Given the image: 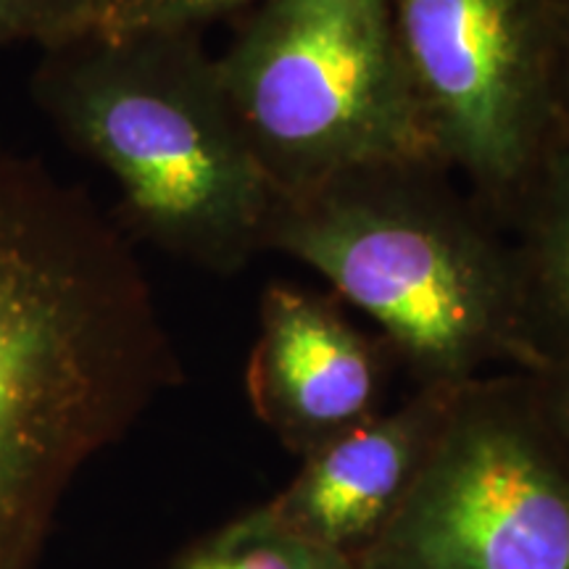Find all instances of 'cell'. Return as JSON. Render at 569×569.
Masks as SVG:
<instances>
[{
    "label": "cell",
    "instance_id": "14",
    "mask_svg": "<svg viewBox=\"0 0 569 569\" xmlns=\"http://www.w3.org/2000/svg\"><path fill=\"white\" fill-rule=\"evenodd\" d=\"M546 92L553 134H569V0H559Z\"/></svg>",
    "mask_w": 569,
    "mask_h": 569
},
{
    "label": "cell",
    "instance_id": "15",
    "mask_svg": "<svg viewBox=\"0 0 569 569\" xmlns=\"http://www.w3.org/2000/svg\"><path fill=\"white\" fill-rule=\"evenodd\" d=\"M92 3H96V11H98V3H101V0H92ZM92 19H96V17H92Z\"/></svg>",
    "mask_w": 569,
    "mask_h": 569
},
{
    "label": "cell",
    "instance_id": "4",
    "mask_svg": "<svg viewBox=\"0 0 569 569\" xmlns=\"http://www.w3.org/2000/svg\"><path fill=\"white\" fill-rule=\"evenodd\" d=\"M217 71L277 201L361 167L438 159L390 0H261Z\"/></svg>",
    "mask_w": 569,
    "mask_h": 569
},
{
    "label": "cell",
    "instance_id": "10",
    "mask_svg": "<svg viewBox=\"0 0 569 569\" xmlns=\"http://www.w3.org/2000/svg\"><path fill=\"white\" fill-rule=\"evenodd\" d=\"M167 569H356V565L284 528L261 503L206 532L177 553Z\"/></svg>",
    "mask_w": 569,
    "mask_h": 569
},
{
    "label": "cell",
    "instance_id": "2",
    "mask_svg": "<svg viewBox=\"0 0 569 569\" xmlns=\"http://www.w3.org/2000/svg\"><path fill=\"white\" fill-rule=\"evenodd\" d=\"M267 251L372 319L417 388L530 372L507 230L438 159L388 161L280 198Z\"/></svg>",
    "mask_w": 569,
    "mask_h": 569
},
{
    "label": "cell",
    "instance_id": "5",
    "mask_svg": "<svg viewBox=\"0 0 569 569\" xmlns=\"http://www.w3.org/2000/svg\"><path fill=\"white\" fill-rule=\"evenodd\" d=\"M356 569H569V459L522 372L457 390L422 472Z\"/></svg>",
    "mask_w": 569,
    "mask_h": 569
},
{
    "label": "cell",
    "instance_id": "1",
    "mask_svg": "<svg viewBox=\"0 0 569 569\" xmlns=\"http://www.w3.org/2000/svg\"><path fill=\"white\" fill-rule=\"evenodd\" d=\"M180 380L127 232L0 146V569H32L77 475Z\"/></svg>",
    "mask_w": 569,
    "mask_h": 569
},
{
    "label": "cell",
    "instance_id": "8",
    "mask_svg": "<svg viewBox=\"0 0 569 569\" xmlns=\"http://www.w3.org/2000/svg\"><path fill=\"white\" fill-rule=\"evenodd\" d=\"M459 388H415L396 409L311 451L269 498V511L301 538L356 561L409 496Z\"/></svg>",
    "mask_w": 569,
    "mask_h": 569
},
{
    "label": "cell",
    "instance_id": "12",
    "mask_svg": "<svg viewBox=\"0 0 569 569\" xmlns=\"http://www.w3.org/2000/svg\"><path fill=\"white\" fill-rule=\"evenodd\" d=\"M92 17V0H0V48L17 42L53 48L88 32Z\"/></svg>",
    "mask_w": 569,
    "mask_h": 569
},
{
    "label": "cell",
    "instance_id": "9",
    "mask_svg": "<svg viewBox=\"0 0 569 569\" xmlns=\"http://www.w3.org/2000/svg\"><path fill=\"white\" fill-rule=\"evenodd\" d=\"M530 372L569 361V134H551L507 222Z\"/></svg>",
    "mask_w": 569,
    "mask_h": 569
},
{
    "label": "cell",
    "instance_id": "3",
    "mask_svg": "<svg viewBox=\"0 0 569 569\" xmlns=\"http://www.w3.org/2000/svg\"><path fill=\"white\" fill-rule=\"evenodd\" d=\"M32 92L117 184L124 232L219 277L267 251L277 193L201 32L88 30L42 48Z\"/></svg>",
    "mask_w": 569,
    "mask_h": 569
},
{
    "label": "cell",
    "instance_id": "13",
    "mask_svg": "<svg viewBox=\"0 0 569 569\" xmlns=\"http://www.w3.org/2000/svg\"><path fill=\"white\" fill-rule=\"evenodd\" d=\"M522 375L540 419L569 459V361Z\"/></svg>",
    "mask_w": 569,
    "mask_h": 569
},
{
    "label": "cell",
    "instance_id": "7",
    "mask_svg": "<svg viewBox=\"0 0 569 569\" xmlns=\"http://www.w3.org/2000/svg\"><path fill=\"white\" fill-rule=\"evenodd\" d=\"M390 365L388 346L356 327L336 298L290 282L261 293L248 401L298 459L386 409Z\"/></svg>",
    "mask_w": 569,
    "mask_h": 569
},
{
    "label": "cell",
    "instance_id": "6",
    "mask_svg": "<svg viewBox=\"0 0 569 569\" xmlns=\"http://www.w3.org/2000/svg\"><path fill=\"white\" fill-rule=\"evenodd\" d=\"M559 0H390L438 159L498 222L551 140Z\"/></svg>",
    "mask_w": 569,
    "mask_h": 569
},
{
    "label": "cell",
    "instance_id": "11",
    "mask_svg": "<svg viewBox=\"0 0 569 569\" xmlns=\"http://www.w3.org/2000/svg\"><path fill=\"white\" fill-rule=\"evenodd\" d=\"M261 0H101L90 30L127 38L148 32H201L211 21L253 9Z\"/></svg>",
    "mask_w": 569,
    "mask_h": 569
}]
</instances>
